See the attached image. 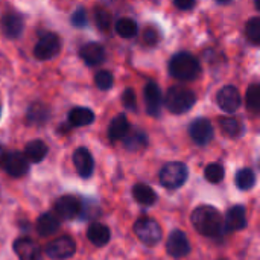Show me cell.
<instances>
[{
  "label": "cell",
  "instance_id": "6da1fadb",
  "mask_svg": "<svg viewBox=\"0 0 260 260\" xmlns=\"http://www.w3.org/2000/svg\"><path fill=\"white\" fill-rule=\"evenodd\" d=\"M192 224L195 230L206 238H218L224 233V219L218 209L212 206H201L192 213Z\"/></svg>",
  "mask_w": 260,
  "mask_h": 260
},
{
  "label": "cell",
  "instance_id": "7a4b0ae2",
  "mask_svg": "<svg viewBox=\"0 0 260 260\" xmlns=\"http://www.w3.org/2000/svg\"><path fill=\"white\" fill-rule=\"evenodd\" d=\"M200 61L187 52H178L171 58L169 73L178 81H193L200 76Z\"/></svg>",
  "mask_w": 260,
  "mask_h": 260
},
{
  "label": "cell",
  "instance_id": "3957f363",
  "mask_svg": "<svg viewBox=\"0 0 260 260\" xmlns=\"http://www.w3.org/2000/svg\"><path fill=\"white\" fill-rule=\"evenodd\" d=\"M197 102V96L192 90L181 85L171 87L165 94V105L174 114H183L189 111Z\"/></svg>",
  "mask_w": 260,
  "mask_h": 260
},
{
  "label": "cell",
  "instance_id": "277c9868",
  "mask_svg": "<svg viewBox=\"0 0 260 260\" xmlns=\"http://www.w3.org/2000/svg\"><path fill=\"white\" fill-rule=\"evenodd\" d=\"M189 177L187 166L180 161H172L163 166L160 171V183L166 189H178L181 187Z\"/></svg>",
  "mask_w": 260,
  "mask_h": 260
},
{
  "label": "cell",
  "instance_id": "5b68a950",
  "mask_svg": "<svg viewBox=\"0 0 260 260\" xmlns=\"http://www.w3.org/2000/svg\"><path fill=\"white\" fill-rule=\"evenodd\" d=\"M134 233L139 238L140 242H143L148 247H154L157 245L161 238H163V232L161 227L158 225L157 221L151 219V218H142L136 222L134 225Z\"/></svg>",
  "mask_w": 260,
  "mask_h": 260
},
{
  "label": "cell",
  "instance_id": "8992f818",
  "mask_svg": "<svg viewBox=\"0 0 260 260\" xmlns=\"http://www.w3.org/2000/svg\"><path fill=\"white\" fill-rule=\"evenodd\" d=\"M76 251V244L70 236H61L46 245V254L53 260L70 259Z\"/></svg>",
  "mask_w": 260,
  "mask_h": 260
},
{
  "label": "cell",
  "instance_id": "52a82bcc",
  "mask_svg": "<svg viewBox=\"0 0 260 260\" xmlns=\"http://www.w3.org/2000/svg\"><path fill=\"white\" fill-rule=\"evenodd\" d=\"M59 47H61L59 37L56 34L49 32V34H44L38 40V43H37V46L34 49V55H35L37 59L46 61V59L53 58L59 52Z\"/></svg>",
  "mask_w": 260,
  "mask_h": 260
},
{
  "label": "cell",
  "instance_id": "ba28073f",
  "mask_svg": "<svg viewBox=\"0 0 260 260\" xmlns=\"http://www.w3.org/2000/svg\"><path fill=\"white\" fill-rule=\"evenodd\" d=\"M81 207L82 204L76 197L66 195V197H61L55 203V215L61 219L72 221L81 215Z\"/></svg>",
  "mask_w": 260,
  "mask_h": 260
},
{
  "label": "cell",
  "instance_id": "9c48e42d",
  "mask_svg": "<svg viewBox=\"0 0 260 260\" xmlns=\"http://www.w3.org/2000/svg\"><path fill=\"white\" fill-rule=\"evenodd\" d=\"M168 254L174 259H183L190 253V244L187 236L181 230H175L169 235L166 242Z\"/></svg>",
  "mask_w": 260,
  "mask_h": 260
},
{
  "label": "cell",
  "instance_id": "30bf717a",
  "mask_svg": "<svg viewBox=\"0 0 260 260\" xmlns=\"http://www.w3.org/2000/svg\"><path fill=\"white\" fill-rule=\"evenodd\" d=\"M2 166H5V171L11 177H15V178L23 177L29 171V161H27V158L24 157L23 152H18V151L8 152L5 155V160H3V165Z\"/></svg>",
  "mask_w": 260,
  "mask_h": 260
},
{
  "label": "cell",
  "instance_id": "8fae6325",
  "mask_svg": "<svg viewBox=\"0 0 260 260\" xmlns=\"http://www.w3.org/2000/svg\"><path fill=\"white\" fill-rule=\"evenodd\" d=\"M189 134L192 137V140L200 145V146H204L207 145L209 142H212L213 139V126L212 123L204 119V117H200V119H195L190 126H189Z\"/></svg>",
  "mask_w": 260,
  "mask_h": 260
},
{
  "label": "cell",
  "instance_id": "7c38bea8",
  "mask_svg": "<svg viewBox=\"0 0 260 260\" xmlns=\"http://www.w3.org/2000/svg\"><path fill=\"white\" fill-rule=\"evenodd\" d=\"M145 105L146 111L152 117H158L163 105V93L155 82H148L145 87Z\"/></svg>",
  "mask_w": 260,
  "mask_h": 260
},
{
  "label": "cell",
  "instance_id": "4fadbf2b",
  "mask_svg": "<svg viewBox=\"0 0 260 260\" xmlns=\"http://www.w3.org/2000/svg\"><path fill=\"white\" fill-rule=\"evenodd\" d=\"M216 101L221 110H224L225 113H235L241 107L239 90L233 85H225L218 91Z\"/></svg>",
  "mask_w": 260,
  "mask_h": 260
},
{
  "label": "cell",
  "instance_id": "5bb4252c",
  "mask_svg": "<svg viewBox=\"0 0 260 260\" xmlns=\"http://www.w3.org/2000/svg\"><path fill=\"white\" fill-rule=\"evenodd\" d=\"M14 251L20 260H43L40 245L30 238H20L14 242Z\"/></svg>",
  "mask_w": 260,
  "mask_h": 260
},
{
  "label": "cell",
  "instance_id": "9a60e30c",
  "mask_svg": "<svg viewBox=\"0 0 260 260\" xmlns=\"http://www.w3.org/2000/svg\"><path fill=\"white\" fill-rule=\"evenodd\" d=\"M73 163L76 168V172L82 178H90L94 171V160L93 155L87 148H78L73 152Z\"/></svg>",
  "mask_w": 260,
  "mask_h": 260
},
{
  "label": "cell",
  "instance_id": "2e32d148",
  "mask_svg": "<svg viewBox=\"0 0 260 260\" xmlns=\"http://www.w3.org/2000/svg\"><path fill=\"white\" fill-rule=\"evenodd\" d=\"M79 56L82 58V61L93 67V66H99L104 62L105 59V49L99 44V43H87L81 47L79 50Z\"/></svg>",
  "mask_w": 260,
  "mask_h": 260
},
{
  "label": "cell",
  "instance_id": "e0dca14e",
  "mask_svg": "<svg viewBox=\"0 0 260 260\" xmlns=\"http://www.w3.org/2000/svg\"><path fill=\"white\" fill-rule=\"evenodd\" d=\"M247 227V212L242 206H235L232 207L227 215H225V221H224V229L229 232H238V230H244Z\"/></svg>",
  "mask_w": 260,
  "mask_h": 260
},
{
  "label": "cell",
  "instance_id": "ac0fdd59",
  "mask_svg": "<svg viewBox=\"0 0 260 260\" xmlns=\"http://www.w3.org/2000/svg\"><path fill=\"white\" fill-rule=\"evenodd\" d=\"M122 140H123V146L131 152L142 151L148 146V136L142 129H129Z\"/></svg>",
  "mask_w": 260,
  "mask_h": 260
},
{
  "label": "cell",
  "instance_id": "d6986e66",
  "mask_svg": "<svg viewBox=\"0 0 260 260\" xmlns=\"http://www.w3.org/2000/svg\"><path fill=\"white\" fill-rule=\"evenodd\" d=\"M58 229H59V219L52 212L43 213L37 221V232L41 238L52 236Z\"/></svg>",
  "mask_w": 260,
  "mask_h": 260
},
{
  "label": "cell",
  "instance_id": "ffe728a7",
  "mask_svg": "<svg viewBox=\"0 0 260 260\" xmlns=\"http://www.w3.org/2000/svg\"><path fill=\"white\" fill-rule=\"evenodd\" d=\"M23 18L18 15V14H6L2 20V29H3V34L8 37V38H17L20 37V34L23 32Z\"/></svg>",
  "mask_w": 260,
  "mask_h": 260
},
{
  "label": "cell",
  "instance_id": "44dd1931",
  "mask_svg": "<svg viewBox=\"0 0 260 260\" xmlns=\"http://www.w3.org/2000/svg\"><path fill=\"white\" fill-rule=\"evenodd\" d=\"M87 238L88 241L94 245V247H104L110 242V238H111V233H110V229L104 224H91L87 230Z\"/></svg>",
  "mask_w": 260,
  "mask_h": 260
},
{
  "label": "cell",
  "instance_id": "7402d4cb",
  "mask_svg": "<svg viewBox=\"0 0 260 260\" xmlns=\"http://www.w3.org/2000/svg\"><path fill=\"white\" fill-rule=\"evenodd\" d=\"M128 131H129V122H128L126 116L119 114L111 120V123L108 126V137L111 142H119L126 136Z\"/></svg>",
  "mask_w": 260,
  "mask_h": 260
},
{
  "label": "cell",
  "instance_id": "603a6c76",
  "mask_svg": "<svg viewBox=\"0 0 260 260\" xmlns=\"http://www.w3.org/2000/svg\"><path fill=\"white\" fill-rule=\"evenodd\" d=\"M93 120H94V113L87 107H75L69 113V122L73 126H87L93 123Z\"/></svg>",
  "mask_w": 260,
  "mask_h": 260
},
{
  "label": "cell",
  "instance_id": "cb8c5ba5",
  "mask_svg": "<svg viewBox=\"0 0 260 260\" xmlns=\"http://www.w3.org/2000/svg\"><path fill=\"white\" fill-rule=\"evenodd\" d=\"M46 155H47V145L43 140H32L26 145L24 157L27 158V161L40 163L41 160H44Z\"/></svg>",
  "mask_w": 260,
  "mask_h": 260
},
{
  "label": "cell",
  "instance_id": "d4e9b609",
  "mask_svg": "<svg viewBox=\"0 0 260 260\" xmlns=\"http://www.w3.org/2000/svg\"><path fill=\"white\" fill-rule=\"evenodd\" d=\"M133 197L142 206H152L157 201V193L148 184L143 183H139L133 187Z\"/></svg>",
  "mask_w": 260,
  "mask_h": 260
},
{
  "label": "cell",
  "instance_id": "484cf974",
  "mask_svg": "<svg viewBox=\"0 0 260 260\" xmlns=\"http://www.w3.org/2000/svg\"><path fill=\"white\" fill-rule=\"evenodd\" d=\"M50 117V111L44 104H32L27 110V120L32 125H44Z\"/></svg>",
  "mask_w": 260,
  "mask_h": 260
},
{
  "label": "cell",
  "instance_id": "4316f807",
  "mask_svg": "<svg viewBox=\"0 0 260 260\" xmlns=\"http://www.w3.org/2000/svg\"><path fill=\"white\" fill-rule=\"evenodd\" d=\"M219 125H221L222 133H224L225 136L232 137V139L241 137V136L244 134V131H245L242 122L238 120V119H235V117H224V119H221Z\"/></svg>",
  "mask_w": 260,
  "mask_h": 260
},
{
  "label": "cell",
  "instance_id": "83f0119b",
  "mask_svg": "<svg viewBox=\"0 0 260 260\" xmlns=\"http://www.w3.org/2000/svg\"><path fill=\"white\" fill-rule=\"evenodd\" d=\"M114 27H116V32L122 38H133L139 32V26L133 18H119L116 21Z\"/></svg>",
  "mask_w": 260,
  "mask_h": 260
},
{
  "label": "cell",
  "instance_id": "f1b7e54d",
  "mask_svg": "<svg viewBox=\"0 0 260 260\" xmlns=\"http://www.w3.org/2000/svg\"><path fill=\"white\" fill-rule=\"evenodd\" d=\"M235 183L241 190H250L256 184V175L251 169L244 168V169L238 171V174L235 177Z\"/></svg>",
  "mask_w": 260,
  "mask_h": 260
},
{
  "label": "cell",
  "instance_id": "f546056e",
  "mask_svg": "<svg viewBox=\"0 0 260 260\" xmlns=\"http://www.w3.org/2000/svg\"><path fill=\"white\" fill-rule=\"evenodd\" d=\"M245 104L251 113L260 111V87L257 84H253L248 87L247 94H245Z\"/></svg>",
  "mask_w": 260,
  "mask_h": 260
},
{
  "label": "cell",
  "instance_id": "4dcf8cb0",
  "mask_svg": "<svg viewBox=\"0 0 260 260\" xmlns=\"http://www.w3.org/2000/svg\"><path fill=\"white\" fill-rule=\"evenodd\" d=\"M204 175H206V180L209 183H213V184H218L224 180V175H225V171L221 165L218 163H210L206 171H204Z\"/></svg>",
  "mask_w": 260,
  "mask_h": 260
},
{
  "label": "cell",
  "instance_id": "1f68e13d",
  "mask_svg": "<svg viewBox=\"0 0 260 260\" xmlns=\"http://www.w3.org/2000/svg\"><path fill=\"white\" fill-rule=\"evenodd\" d=\"M245 34H247V38H248L254 46H259L260 44V18L259 17H253L251 20H248L247 27H245Z\"/></svg>",
  "mask_w": 260,
  "mask_h": 260
},
{
  "label": "cell",
  "instance_id": "d6a6232c",
  "mask_svg": "<svg viewBox=\"0 0 260 260\" xmlns=\"http://www.w3.org/2000/svg\"><path fill=\"white\" fill-rule=\"evenodd\" d=\"M94 21H96V24H98V27L101 30H110L111 24H113L110 12L102 9V8H96L94 9Z\"/></svg>",
  "mask_w": 260,
  "mask_h": 260
},
{
  "label": "cell",
  "instance_id": "836d02e7",
  "mask_svg": "<svg viewBox=\"0 0 260 260\" xmlns=\"http://www.w3.org/2000/svg\"><path fill=\"white\" fill-rule=\"evenodd\" d=\"M94 82H96L98 88H101V90H110L113 87L114 78H113V75L108 70H101V72L96 73Z\"/></svg>",
  "mask_w": 260,
  "mask_h": 260
},
{
  "label": "cell",
  "instance_id": "e575fe53",
  "mask_svg": "<svg viewBox=\"0 0 260 260\" xmlns=\"http://www.w3.org/2000/svg\"><path fill=\"white\" fill-rule=\"evenodd\" d=\"M122 104L126 110L136 111L137 110V98L133 88H126L122 94Z\"/></svg>",
  "mask_w": 260,
  "mask_h": 260
},
{
  "label": "cell",
  "instance_id": "d590c367",
  "mask_svg": "<svg viewBox=\"0 0 260 260\" xmlns=\"http://www.w3.org/2000/svg\"><path fill=\"white\" fill-rule=\"evenodd\" d=\"M143 41L148 46H155L160 41V32L157 30V27L154 26H148L143 30Z\"/></svg>",
  "mask_w": 260,
  "mask_h": 260
},
{
  "label": "cell",
  "instance_id": "8d00e7d4",
  "mask_svg": "<svg viewBox=\"0 0 260 260\" xmlns=\"http://www.w3.org/2000/svg\"><path fill=\"white\" fill-rule=\"evenodd\" d=\"M88 23V18H87V12L84 8H79L73 12L72 15V24L76 26V27H84L85 24Z\"/></svg>",
  "mask_w": 260,
  "mask_h": 260
},
{
  "label": "cell",
  "instance_id": "74e56055",
  "mask_svg": "<svg viewBox=\"0 0 260 260\" xmlns=\"http://www.w3.org/2000/svg\"><path fill=\"white\" fill-rule=\"evenodd\" d=\"M174 5L181 11H190L195 8L197 0H174Z\"/></svg>",
  "mask_w": 260,
  "mask_h": 260
},
{
  "label": "cell",
  "instance_id": "f35d334b",
  "mask_svg": "<svg viewBox=\"0 0 260 260\" xmlns=\"http://www.w3.org/2000/svg\"><path fill=\"white\" fill-rule=\"evenodd\" d=\"M5 155H6V154H5V149H3V146L0 145V166L3 165V160H5Z\"/></svg>",
  "mask_w": 260,
  "mask_h": 260
},
{
  "label": "cell",
  "instance_id": "ab89813d",
  "mask_svg": "<svg viewBox=\"0 0 260 260\" xmlns=\"http://www.w3.org/2000/svg\"><path fill=\"white\" fill-rule=\"evenodd\" d=\"M216 2H218L219 5H227V3H230L232 0H216Z\"/></svg>",
  "mask_w": 260,
  "mask_h": 260
},
{
  "label": "cell",
  "instance_id": "60d3db41",
  "mask_svg": "<svg viewBox=\"0 0 260 260\" xmlns=\"http://www.w3.org/2000/svg\"><path fill=\"white\" fill-rule=\"evenodd\" d=\"M254 5H256V9L260 11V0H254Z\"/></svg>",
  "mask_w": 260,
  "mask_h": 260
},
{
  "label": "cell",
  "instance_id": "b9f144b4",
  "mask_svg": "<svg viewBox=\"0 0 260 260\" xmlns=\"http://www.w3.org/2000/svg\"><path fill=\"white\" fill-rule=\"evenodd\" d=\"M0 113H2V108H0Z\"/></svg>",
  "mask_w": 260,
  "mask_h": 260
}]
</instances>
